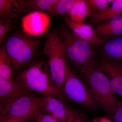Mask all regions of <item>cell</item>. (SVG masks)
Here are the masks:
<instances>
[{"instance_id": "cell-1", "label": "cell", "mask_w": 122, "mask_h": 122, "mask_svg": "<svg viewBox=\"0 0 122 122\" xmlns=\"http://www.w3.org/2000/svg\"><path fill=\"white\" fill-rule=\"evenodd\" d=\"M14 79L28 91L56 97L65 103L66 98L53 81L48 63L35 61L28 67L16 74Z\"/></svg>"}, {"instance_id": "cell-2", "label": "cell", "mask_w": 122, "mask_h": 122, "mask_svg": "<svg viewBox=\"0 0 122 122\" xmlns=\"http://www.w3.org/2000/svg\"><path fill=\"white\" fill-rule=\"evenodd\" d=\"M79 69L94 99L107 114L112 117L120 102L107 76L98 68L85 66Z\"/></svg>"}, {"instance_id": "cell-3", "label": "cell", "mask_w": 122, "mask_h": 122, "mask_svg": "<svg viewBox=\"0 0 122 122\" xmlns=\"http://www.w3.org/2000/svg\"><path fill=\"white\" fill-rule=\"evenodd\" d=\"M40 42L36 38L15 32L7 38L4 46L8 55L14 75L25 70L35 61Z\"/></svg>"}, {"instance_id": "cell-4", "label": "cell", "mask_w": 122, "mask_h": 122, "mask_svg": "<svg viewBox=\"0 0 122 122\" xmlns=\"http://www.w3.org/2000/svg\"><path fill=\"white\" fill-rule=\"evenodd\" d=\"M66 58L80 69L87 66L98 68V61L93 45L75 35L66 25L57 30Z\"/></svg>"}, {"instance_id": "cell-5", "label": "cell", "mask_w": 122, "mask_h": 122, "mask_svg": "<svg viewBox=\"0 0 122 122\" xmlns=\"http://www.w3.org/2000/svg\"><path fill=\"white\" fill-rule=\"evenodd\" d=\"M43 51L48 59L53 81L61 91L65 79L66 61L63 45L57 31H51L46 36Z\"/></svg>"}, {"instance_id": "cell-6", "label": "cell", "mask_w": 122, "mask_h": 122, "mask_svg": "<svg viewBox=\"0 0 122 122\" xmlns=\"http://www.w3.org/2000/svg\"><path fill=\"white\" fill-rule=\"evenodd\" d=\"M62 93L66 97L90 110L97 108L98 104L94 99L85 82L66 62L65 74Z\"/></svg>"}, {"instance_id": "cell-7", "label": "cell", "mask_w": 122, "mask_h": 122, "mask_svg": "<svg viewBox=\"0 0 122 122\" xmlns=\"http://www.w3.org/2000/svg\"><path fill=\"white\" fill-rule=\"evenodd\" d=\"M41 97L29 92L9 101L0 102L1 118L5 116L32 117L39 111Z\"/></svg>"}, {"instance_id": "cell-8", "label": "cell", "mask_w": 122, "mask_h": 122, "mask_svg": "<svg viewBox=\"0 0 122 122\" xmlns=\"http://www.w3.org/2000/svg\"><path fill=\"white\" fill-rule=\"evenodd\" d=\"M51 19L46 13L35 11L29 13L21 19V27L25 34L30 36H38L48 30Z\"/></svg>"}, {"instance_id": "cell-9", "label": "cell", "mask_w": 122, "mask_h": 122, "mask_svg": "<svg viewBox=\"0 0 122 122\" xmlns=\"http://www.w3.org/2000/svg\"><path fill=\"white\" fill-rule=\"evenodd\" d=\"M98 69L107 76L114 92L122 99V65L118 61L101 54Z\"/></svg>"}, {"instance_id": "cell-10", "label": "cell", "mask_w": 122, "mask_h": 122, "mask_svg": "<svg viewBox=\"0 0 122 122\" xmlns=\"http://www.w3.org/2000/svg\"><path fill=\"white\" fill-rule=\"evenodd\" d=\"M69 107L65 103L55 97L46 96L41 97L39 111L50 115L61 122H66Z\"/></svg>"}, {"instance_id": "cell-11", "label": "cell", "mask_w": 122, "mask_h": 122, "mask_svg": "<svg viewBox=\"0 0 122 122\" xmlns=\"http://www.w3.org/2000/svg\"><path fill=\"white\" fill-rule=\"evenodd\" d=\"M66 25L78 37L92 45H102L104 42L98 37L90 24L74 21L69 17L64 19Z\"/></svg>"}, {"instance_id": "cell-12", "label": "cell", "mask_w": 122, "mask_h": 122, "mask_svg": "<svg viewBox=\"0 0 122 122\" xmlns=\"http://www.w3.org/2000/svg\"><path fill=\"white\" fill-rule=\"evenodd\" d=\"M98 37L103 42L122 35V14L117 15L95 26Z\"/></svg>"}, {"instance_id": "cell-13", "label": "cell", "mask_w": 122, "mask_h": 122, "mask_svg": "<svg viewBox=\"0 0 122 122\" xmlns=\"http://www.w3.org/2000/svg\"><path fill=\"white\" fill-rule=\"evenodd\" d=\"M30 92L14 78H0V102L9 101L20 95Z\"/></svg>"}, {"instance_id": "cell-14", "label": "cell", "mask_w": 122, "mask_h": 122, "mask_svg": "<svg viewBox=\"0 0 122 122\" xmlns=\"http://www.w3.org/2000/svg\"><path fill=\"white\" fill-rule=\"evenodd\" d=\"M122 14V0H114L110 7L103 11L92 13L89 18L92 25L96 26L117 15Z\"/></svg>"}, {"instance_id": "cell-15", "label": "cell", "mask_w": 122, "mask_h": 122, "mask_svg": "<svg viewBox=\"0 0 122 122\" xmlns=\"http://www.w3.org/2000/svg\"><path fill=\"white\" fill-rule=\"evenodd\" d=\"M58 0H19L22 12L35 11L51 13Z\"/></svg>"}, {"instance_id": "cell-16", "label": "cell", "mask_w": 122, "mask_h": 122, "mask_svg": "<svg viewBox=\"0 0 122 122\" xmlns=\"http://www.w3.org/2000/svg\"><path fill=\"white\" fill-rule=\"evenodd\" d=\"M101 54L110 59L122 60V36L116 38L102 44Z\"/></svg>"}, {"instance_id": "cell-17", "label": "cell", "mask_w": 122, "mask_h": 122, "mask_svg": "<svg viewBox=\"0 0 122 122\" xmlns=\"http://www.w3.org/2000/svg\"><path fill=\"white\" fill-rule=\"evenodd\" d=\"M22 13L18 0H0V19L14 20Z\"/></svg>"}, {"instance_id": "cell-18", "label": "cell", "mask_w": 122, "mask_h": 122, "mask_svg": "<svg viewBox=\"0 0 122 122\" xmlns=\"http://www.w3.org/2000/svg\"><path fill=\"white\" fill-rule=\"evenodd\" d=\"M68 14L69 17L74 21L83 22L89 17L91 12L86 0H76Z\"/></svg>"}, {"instance_id": "cell-19", "label": "cell", "mask_w": 122, "mask_h": 122, "mask_svg": "<svg viewBox=\"0 0 122 122\" xmlns=\"http://www.w3.org/2000/svg\"><path fill=\"white\" fill-rule=\"evenodd\" d=\"M12 67L11 60L5 46L0 49V78L12 79L13 78Z\"/></svg>"}, {"instance_id": "cell-20", "label": "cell", "mask_w": 122, "mask_h": 122, "mask_svg": "<svg viewBox=\"0 0 122 122\" xmlns=\"http://www.w3.org/2000/svg\"><path fill=\"white\" fill-rule=\"evenodd\" d=\"M76 0H58L51 13L53 15H63L69 13Z\"/></svg>"}, {"instance_id": "cell-21", "label": "cell", "mask_w": 122, "mask_h": 122, "mask_svg": "<svg viewBox=\"0 0 122 122\" xmlns=\"http://www.w3.org/2000/svg\"><path fill=\"white\" fill-rule=\"evenodd\" d=\"M114 0H86V2L89 8L91 14L96 13L104 10L109 7L110 3Z\"/></svg>"}, {"instance_id": "cell-22", "label": "cell", "mask_w": 122, "mask_h": 122, "mask_svg": "<svg viewBox=\"0 0 122 122\" xmlns=\"http://www.w3.org/2000/svg\"><path fill=\"white\" fill-rule=\"evenodd\" d=\"M13 20L9 19H0V44L2 45L9 32L13 29L15 25Z\"/></svg>"}, {"instance_id": "cell-23", "label": "cell", "mask_w": 122, "mask_h": 122, "mask_svg": "<svg viewBox=\"0 0 122 122\" xmlns=\"http://www.w3.org/2000/svg\"><path fill=\"white\" fill-rule=\"evenodd\" d=\"M66 122H87L85 116L75 109L69 107Z\"/></svg>"}, {"instance_id": "cell-24", "label": "cell", "mask_w": 122, "mask_h": 122, "mask_svg": "<svg viewBox=\"0 0 122 122\" xmlns=\"http://www.w3.org/2000/svg\"><path fill=\"white\" fill-rule=\"evenodd\" d=\"M36 116L37 117L38 122H58L52 116L39 111Z\"/></svg>"}, {"instance_id": "cell-25", "label": "cell", "mask_w": 122, "mask_h": 122, "mask_svg": "<svg viewBox=\"0 0 122 122\" xmlns=\"http://www.w3.org/2000/svg\"><path fill=\"white\" fill-rule=\"evenodd\" d=\"M30 118V117H16L5 116L1 118L0 122H25Z\"/></svg>"}, {"instance_id": "cell-26", "label": "cell", "mask_w": 122, "mask_h": 122, "mask_svg": "<svg viewBox=\"0 0 122 122\" xmlns=\"http://www.w3.org/2000/svg\"><path fill=\"white\" fill-rule=\"evenodd\" d=\"M112 118L113 122H122V102H120L118 109Z\"/></svg>"}, {"instance_id": "cell-27", "label": "cell", "mask_w": 122, "mask_h": 122, "mask_svg": "<svg viewBox=\"0 0 122 122\" xmlns=\"http://www.w3.org/2000/svg\"><path fill=\"white\" fill-rule=\"evenodd\" d=\"M92 122H113L110 119L106 117H99L94 119Z\"/></svg>"}]
</instances>
